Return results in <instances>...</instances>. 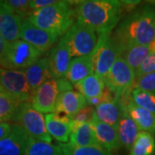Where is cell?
Returning <instances> with one entry per match:
<instances>
[{
	"instance_id": "cell-1",
	"label": "cell",
	"mask_w": 155,
	"mask_h": 155,
	"mask_svg": "<svg viewBox=\"0 0 155 155\" xmlns=\"http://www.w3.org/2000/svg\"><path fill=\"white\" fill-rule=\"evenodd\" d=\"M111 35L119 54L133 46H148L155 38L154 5L146 4L122 17Z\"/></svg>"
},
{
	"instance_id": "cell-2",
	"label": "cell",
	"mask_w": 155,
	"mask_h": 155,
	"mask_svg": "<svg viewBox=\"0 0 155 155\" xmlns=\"http://www.w3.org/2000/svg\"><path fill=\"white\" fill-rule=\"evenodd\" d=\"M74 11L78 22L97 35L112 33L124 17L121 2L116 0L80 1Z\"/></svg>"
},
{
	"instance_id": "cell-3",
	"label": "cell",
	"mask_w": 155,
	"mask_h": 155,
	"mask_svg": "<svg viewBox=\"0 0 155 155\" xmlns=\"http://www.w3.org/2000/svg\"><path fill=\"white\" fill-rule=\"evenodd\" d=\"M70 1H57L44 9L32 11L27 18L35 27L58 36L65 35L74 23L75 11Z\"/></svg>"
},
{
	"instance_id": "cell-4",
	"label": "cell",
	"mask_w": 155,
	"mask_h": 155,
	"mask_svg": "<svg viewBox=\"0 0 155 155\" xmlns=\"http://www.w3.org/2000/svg\"><path fill=\"white\" fill-rule=\"evenodd\" d=\"M12 123L22 127L28 136L52 143V137L47 131L45 116L35 110L30 102L21 103L13 117Z\"/></svg>"
},
{
	"instance_id": "cell-5",
	"label": "cell",
	"mask_w": 155,
	"mask_h": 155,
	"mask_svg": "<svg viewBox=\"0 0 155 155\" xmlns=\"http://www.w3.org/2000/svg\"><path fill=\"white\" fill-rule=\"evenodd\" d=\"M63 36L72 59L91 54L98 41V35L93 29L78 21Z\"/></svg>"
},
{
	"instance_id": "cell-6",
	"label": "cell",
	"mask_w": 155,
	"mask_h": 155,
	"mask_svg": "<svg viewBox=\"0 0 155 155\" xmlns=\"http://www.w3.org/2000/svg\"><path fill=\"white\" fill-rule=\"evenodd\" d=\"M43 54L34 46L21 39L7 44L0 67L11 70H25L38 61Z\"/></svg>"
},
{
	"instance_id": "cell-7",
	"label": "cell",
	"mask_w": 155,
	"mask_h": 155,
	"mask_svg": "<svg viewBox=\"0 0 155 155\" xmlns=\"http://www.w3.org/2000/svg\"><path fill=\"white\" fill-rule=\"evenodd\" d=\"M104 81L116 97H122L131 93L135 81V71L118 55Z\"/></svg>"
},
{
	"instance_id": "cell-8",
	"label": "cell",
	"mask_w": 155,
	"mask_h": 155,
	"mask_svg": "<svg viewBox=\"0 0 155 155\" xmlns=\"http://www.w3.org/2000/svg\"><path fill=\"white\" fill-rule=\"evenodd\" d=\"M97 35V44L91 54L92 67L94 74L104 79L110 72L119 54L111 34Z\"/></svg>"
},
{
	"instance_id": "cell-9",
	"label": "cell",
	"mask_w": 155,
	"mask_h": 155,
	"mask_svg": "<svg viewBox=\"0 0 155 155\" xmlns=\"http://www.w3.org/2000/svg\"><path fill=\"white\" fill-rule=\"evenodd\" d=\"M0 89L19 103L30 102L32 91L22 70L0 67Z\"/></svg>"
},
{
	"instance_id": "cell-10",
	"label": "cell",
	"mask_w": 155,
	"mask_h": 155,
	"mask_svg": "<svg viewBox=\"0 0 155 155\" xmlns=\"http://www.w3.org/2000/svg\"><path fill=\"white\" fill-rule=\"evenodd\" d=\"M57 80L51 78L36 89L31 96L30 103L35 110L43 114L55 111L56 101L60 95Z\"/></svg>"
},
{
	"instance_id": "cell-11",
	"label": "cell",
	"mask_w": 155,
	"mask_h": 155,
	"mask_svg": "<svg viewBox=\"0 0 155 155\" xmlns=\"http://www.w3.org/2000/svg\"><path fill=\"white\" fill-rule=\"evenodd\" d=\"M20 39L34 46L45 54L51 50L53 45L58 41L59 37L35 27L27 19H25L22 22Z\"/></svg>"
},
{
	"instance_id": "cell-12",
	"label": "cell",
	"mask_w": 155,
	"mask_h": 155,
	"mask_svg": "<svg viewBox=\"0 0 155 155\" xmlns=\"http://www.w3.org/2000/svg\"><path fill=\"white\" fill-rule=\"evenodd\" d=\"M48 61L51 74L54 78H65L71 63L72 57L68 50L64 36L49 51Z\"/></svg>"
},
{
	"instance_id": "cell-13",
	"label": "cell",
	"mask_w": 155,
	"mask_h": 155,
	"mask_svg": "<svg viewBox=\"0 0 155 155\" xmlns=\"http://www.w3.org/2000/svg\"><path fill=\"white\" fill-rule=\"evenodd\" d=\"M22 21L12 11L5 1L0 0V35L8 43L20 39Z\"/></svg>"
},
{
	"instance_id": "cell-14",
	"label": "cell",
	"mask_w": 155,
	"mask_h": 155,
	"mask_svg": "<svg viewBox=\"0 0 155 155\" xmlns=\"http://www.w3.org/2000/svg\"><path fill=\"white\" fill-rule=\"evenodd\" d=\"M47 131L58 143L67 144L72 134L71 119L67 116L56 112L45 115Z\"/></svg>"
},
{
	"instance_id": "cell-15",
	"label": "cell",
	"mask_w": 155,
	"mask_h": 155,
	"mask_svg": "<svg viewBox=\"0 0 155 155\" xmlns=\"http://www.w3.org/2000/svg\"><path fill=\"white\" fill-rule=\"evenodd\" d=\"M129 116L137 125L140 131H145L155 135V116L148 110L135 104L131 98V93L122 97Z\"/></svg>"
},
{
	"instance_id": "cell-16",
	"label": "cell",
	"mask_w": 155,
	"mask_h": 155,
	"mask_svg": "<svg viewBox=\"0 0 155 155\" xmlns=\"http://www.w3.org/2000/svg\"><path fill=\"white\" fill-rule=\"evenodd\" d=\"M28 135L22 127L12 123L10 134L0 140V155H24Z\"/></svg>"
},
{
	"instance_id": "cell-17",
	"label": "cell",
	"mask_w": 155,
	"mask_h": 155,
	"mask_svg": "<svg viewBox=\"0 0 155 155\" xmlns=\"http://www.w3.org/2000/svg\"><path fill=\"white\" fill-rule=\"evenodd\" d=\"M91 124L94 129L97 142L102 147L111 152L122 147L117 129L109 124L100 122L95 116V113Z\"/></svg>"
},
{
	"instance_id": "cell-18",
	"label": "cell",
	"mask_w": 155,
	"mask_h": 155,
	"mask_svg": "<svg viewBox=\"0 0 155 155\" xmlns=\"http://www.w3.org/2000/svg\"><path fill=\"white\" fill-rule=\"evenodd\" d=\"M85 106H87V103L84 97L72 90L62 92L58 96L54 112L71 117Z\"/></svg>"
},
{
	"instance_id": "cell-19",
	"label": "cell",
	"mask_w": 155,
	"mask_h": 155,
	"mask_svg": "<svg viewBox=\"0 0 155 155\" xmlns=\"http://www.w3.org/2000/svg\"><path fill=\"white\" fill-rule=\"evenodd\" d=\"M23 72L32 91V94L42 84L51 78H54L50 72L49 61L48 56L40 58L30 67L23 70Z\"/></svg>"
},
{
	"instance_id": "cell-20",
	"label": "cell",
	"mask_w": 155,
	"mask_h": 155,
	"mask_svg": "<svg viewBox=\"0 0 155 155\" xmlns=\"http://www.w3.org/2000/svg\"><path fill=\"white\" fill-rule=\"evenodd\" d=\"M124 103L122 97H116L111 102L101 104L95 107V116L100 122L118 128Z\"/></svg>"
},
{
	"instance_id": "cell-21",
	"label": "cell",
	"mask_w": 155,
	"mask_h": 155,
	"mask_svg": "<svg viewBox=\"0 0 155 155\" xmlns=\"http://www.w3.org/2000/svg\"><path fill=\"white\" fill-rule=\"evenodd\" d=\"M117 131L119 134L121 146L124 147L127 150L131 149L132 146L137 138L140 130L135 122H134L133 119L128 115L125 104L123 106Z\"/></svg>"
},
{
	"instance_id": "cell-22",
	"label": "cell",
	"mask_w": 155,
	"mask_h": 155,
	"mask_svg": "<svg viewBox=\"0 0 155 155\" xmlns=\"http://www.w3.org/2000/svg\"><path fill=\"white\" fill-rule=\"evenodd\" d=\"M92 58L91 54L83 57L74 58L71 61L67 71L66 78L74 85L75 84L82 81L85 78L93 74Z\"/></svg>"
},
{
	"instance_id": "cell-23",
	"label": "cell",
	"mask_w": 155,
	"mask_h": 155,
	"mask_svg": "<svg viewBox=\"0 0 155 155\" xmlns=\"http://www.w3.org/2000/svg\"><path fill=\"white\" fill-rule=\"evenodd\" d=\"M75 147H91L100 146L95 134L94 129L91 122L84 123L74 127L70 135L69 142ZM101 147V146H100Z\"/></svg>"
},
{
	"instance_id": "cell-24",
	"label": "cell",
	"mask_w": 155,
	"mask_h": 155,
	"mask_svg": "<svg viewBox=\"0 0 155 155\" xmlns=\"http://www.w3.org/2000/svg\"><path fill=\"white\" fill-rule=\"evenodd\" d=\"M73 87L77 89L78 92L83 95L85 99H88L99 97L105 88V84L103 78L93 73L75 84Z\"/></svg>"
},
{
	"instance_id": "cell-25",
	"label": "cell",
	"mask_w": 155,
	"mask_h": 155,
	"mask_svg": "<svg viewBox=\"0 0 155 155\" xmlns=\"http://www.w3.org/2000/svg\"><path fill=\"white\" fill-rule=\"evenodd\" d=\"M24 155H62V153L59 145L28 136Z\"/></svg>"
},
{
	"instance_id": "cell-26",
	"label": "cell",
	"mask_w": 155,
	"mask_h": 155,
	"mask_svg": "<svg viewBox=\"0 0 155 155\" xmlns=\"http://www.w3.org/2000/svg\"><path fill=\"white\" fill-rule=\"evenodd\" d=\"M155 135L140 131L134 143L129 150V155H154Z\"/></svg>"
},
{
	"instance_id": "cell-27",
	"label": "cell",
	"mask_w": 155,
	"mask_h": 155,
	"mask_svg": "<svg viewBox=\"0 0 155 155\" xmlns=\"http://www.w3.org/2000/svg\"><path fill=\"white\" fill-rule=\"evenodd\" d=\"M151 54L148 46H133L130 47L119 54L124 61L127 62L134 71L138 69L140 66L143 63V61Z\"/></svg>"
},
{
	"instance_id": "cell-28",
	"label": "cell",
	"mask_w": 155,
	"mask_h": 155,
	"mask_svg": "<svg viewBox=\"0 0 155 155\" xmlns=\"http://www.w3.org/2000/svg\"><path fill=\"white\" fill-rule=\"evenodd\" d=\"M20 104L0 89V122H12Z\"/></svg>"
},
{
	"instance_id": "cell-29",
	"label": "cell",
	"mask_w": 155,
	"mask_h": 155,
	"mask_svg": "<svg viewBox=\"0 0 155 155\" xmlns=\"http://www.w3.org/2000/svg\"><path fill=\"white\" fill-rule=\"evenodd\" d=\"M58 145L61 147L62 155H112L110 152L100 146L75 147L70 143H58Z\"/></svg>"
},
{
	"instance_id": "cell-30",
	"label": "cell",
	"mask_w": 155,
	"mask_h": 155,
	"mask_svg": "<svg viewBox=\"0 0 155 155\" xmlns=\"http://www.w3.org/2000/svg\"><path fill=\"white\" fill-rule=\"evenodd\" d=\"M131 98L135 104L155 116V93L140 89H133L131 91Z\"/></svg>"
},
{
	"instance_id": "cell-31",
	"label": "cell",
	"mask_w": 155,
	"mask_h": 155,
	"mask_svg": "<svg viewBox=\"0 0 155 155\" xmlns=\"http://www.w3.org/2000/svg\"><path fill=\"white\" fill-rule=\"evenodd\" d=\"M95 109L91 106H85L81 110L76 113L74 116L70 117L71 119V125L72 130L74 127H78L79 125H82L84 123H89L91 122L92 117L94 116Z\"/></svg>"
},
{
	"instance_id": "cell-32",
	"label": "cell",
	"mask_w": 155,
	"mask_h": 155,
	"mask_svg": "<svg viewBox=\"0 0 155 155\" xmlns=\"http://www.w3.org/2000/svg\"><path fill=\"white\" fill-rule=\"evenodd\" d=\"M5 3L12 11L22 20L27 19L31 13L28 0H5Z\"/></svg>"
},
{
	"instance_id": "cell-33",
	"label": "cell",
	"mask_w": 155,
	"mask_h": 155,
	"mask_svg": "<svg viewBox=\"0 0 155 155\" xmlns=\"http://www.w3.org/2000/svg\"><path fill=\"white\" fill-rule=\"evenodd\" d=\"M133 89H140L155 93V72L135 78Z\"/></svg>"
},
{
	"instance_id": "cell-34",
	"label": "cell",
	"mask_w": 155,
	"mask_h": 155,
	"mask_svg": "<svg viewBox=\"0 0 155 155\" xmlns=\"http://www.w3.org/2000/svg\"><path fill=\"white\" fill-rule=\"evenodd\" d=\"M155 72V54H151L135 71V78Z\"/></svg>"
},
{
	"instance_id": "cell-35",
	"label": "cell",
	"mask_w": 155,
	"mask_h": 155,
	"mask_svg": "<svg viewBox=\"0 0 155 155\" xmlns=\"http://www.w3.org/2000/svg\"><path fill=\"white\" fill-rule=\"evenodd\" d=\"M56 2L57 1L55 0H31V1H29V8L32 12V11L44 9L48 6L55 4Z\"/></svg>"
},
{
	"instance_id": "cell-36",
	"label": "cell",
	"mask_w": 155,
	"mask_h": 155,
	"mask_svg": "<svg viewBox=\"0 0 155 155\" xmlns=\"http://www.w3.org/2000/svg\"><path fill=\"white\" fill-rule=\"evenodd\" d=\"M121 5H122V10L123 16L124 15H128L131 12L136 10V7L139 5L140 3V1H132V0H127V1H120Z\"/></svg>"
},
{
	"instance_id": "cell-37",
	"label": "cell",
	"mask_w": 155,
	"mask_h": 155,
	"mask_svg": "<svg viewBox=\"0 0 155 155\" xmlns=\"http://www.w3.org/2000/svg\"><path fill=\"white\" fill-rule=\"evenodd\" d=\"M12 129L11 122H0V140L7 137Z\"/></svg>"
},
{
	"instance_id": "cell-38",
	"label": "cell",
	"mask_w": 155,
	"mask_h": 155,
	"mask_svg": "<svg viewBox=\"0 0 155 155\" xmlns=\"http://www.w3.org/2000/svg\"><path fill=\"white\" fill-rule=\"evenodd\" d=\"M7 44H8V42L0 35V64H1V62H2L3 59H4V56H5V54L6 51V48H7Z\"/></svg>"
},
{
	"instance_id": "cell-39",
	"label": "cell",
	"mask_w": 155,
	"mask_h": 155,
	"mask_svg": "<svg viewBox=\"0 0 155 155\" xmlns=\"http://www.w3.org/2000/svg\"><path fill=\"white\" fill-rule=\"evenodd\" d=\"M148 48H149L150 53L151 54H155V38L151 41V43L148 45Z\"/></svg>"
}]
</instances>
